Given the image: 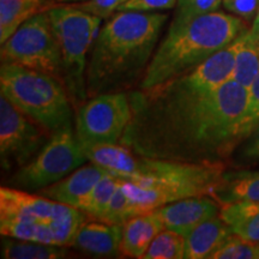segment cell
I'll return each instance as SVG.
<instances>
[{"mask_svg":"<svg viewBox=\"0 0 259 259\" xmlns=\"http://www.w3.org/2000/svg\"><path fill=\"white\" fill-rule=\"evenodd\" d=\"M127 95L131 119L120 144L141 156L219 162L241 139L247 89L234 80L220 87L205 63Z\"/></svg>","mask_w":259,"mask_h":259,"instance_id":"cell-1","label":"cell"},{"mask_svg":"<svg viewBox=\"0 0 259 259\" xmlns=\"http://www.w3.org/2000/svg\"><path fill=\"white\" fill-rule=\"evenodd\" d=\"M168 16L156 12L116 11L94 42L87 70L88 99L120 93L143 79Z\"/></svg>","mask_w":259,"mask_h":259,"instance_id":"cell-2","label":"cell"},{"mask_svg":"<svg viewBox=\"0 0 259 259\" xmlns=\"http://www.w3.org/2000/svg\"><path fill=\"white\" fill-rule=\"evenodd\" d=\"M246 30L244 19L221 11L198 16L179 25L170 24L139 88H150L192 69L233 44Z\"/></svg>","mask_w":259,"mask_h":259,"instance_id":"cell-3","label":"cell"},{"mask_svg":"<svg viewBox=\"0 0 259 259\" xmlns=\"http://www.w3.org/2000/svg\"><path fill=\"white\" fill-rule=\"evenodd\" d=\"M0 92L50 136L72 128L73 103L64 83L51 74L2 63Z\"/></svg>","mask_w":259,"mask_h":259,"instance_id":"cell-4","label":"cell"},{"mask_svg":"<svg viewBox=\"0 0 259 259\" xmlns=\"http://www.w3.org/2000/svg\"><path fill=\"white\" fill-rule=\"evenodd\" d=\"M52 25L59 41L63 59V83L73 107L88 100V54L100 31L102 18L67 4L48 9Z\"/></svg>","mask_w":259,"mask_h":259,"instance_id":"cell-5","label":"cell"},{"mask_svg":"<svg viewBox=\"0 0 259 259\" xmlns=\"http://www.w3.org/2000/svg\"><path fill=\"white\" fill-rule=\"evenodd\" d=\"M2 63L16 64L51 74L63 82L59 41L48 12L28 19L2 45Z\"/></svg>","mask_w":259,"mask_h":259,"instance_id":"cell-6","label":"cell"},{"mask_svg":"<svg viewBox=\"0 0 259 259\" xmlns=\"http://www.w3.org/2000/svg\"><path fill=\"white\" fill-rule=\"evenodd\" d=\"M88 161L72 128L52 135L41 151L21 167L11 179L12 186L25 191H40L67 177Z\"/></svg>","mask_w":259,"mask_h":259,"instance_id":"cell-7","label":"cell"},{"mask_svg":"<svg viewBox=\"0 0 259 259\" xmlns=\"http://www.w3.org/2000/svg\"><path fill=\"white\" fill-rule=\"evenodd\" d=\"M131 119L127 93H107L87 100L76 112V137L82 147L120 144Z\"/></svg>","mask_w":259,"mask_h":259,"instance_id":"cell-8","label":"cell"},{"mask_svg":"<svg viewBox=\"0 0 259 259\" xmlns=\"http://www.w3.org/2000/svg\"><path fill=\"white\" fill-rule=\"evenodd\" d=\"M50 134L4 96L0 97V160L3 169L25 166L40 153Z\"/></svg>","mask_w":259,"mask_h":259,"instance_id":"cell-9","label":"cell"},{"mask_svg":"<svg viewBox=\"0 0 259 259\" xmlns=\"http://www.w3.org/2000/svg\"><path fill=\"white\" fill-rule=\"evenodd\" d=\"M67 204L17 187L0 189V218H17L51 227L54 220L70 210Z\"/></svg>","mask_w":259,"mask_h":259,"instance_id":"cell-10","label":"cell"},{"mask_svg":"<svg viewBox=\"0 0 259 259\" xmlns=\"http://www.w3.org/2000/svg\"><path fill=\"white\" fill-rule=\"evenodd\" d=\"M220 209L221 205L212 197L197 196L169 203L154 212L160 218L164 229H169L185 238L200 223L218 216Z\"/></svg>","mask_w":259,"mask_h":259,"instance_id":"cell-11","label":"cell"},{"mask_svg":"<svg viewBox=\"0 0 259 259\" xmlns=\"http://www.w3.org/2000/svg\"><path fill=\"white\" fill-rule=\"evenodd\" d=\"M108 173L111 171L94 162H90L89 164H83L77 168L76 170L53 185L41 189L38 191V194L56 202L78 208L79 204L88 196L94 186Z\"/></svg>","mask_w":259,"mask_h":259,"instance_id":"cell-12","label":"cell"},{"mask_svg":"<svg viewBox=\"0 0 259 259\" xmlns=\"http://www.w3.org/2000/svg\"><path fill=\"white\" fill-rule=\"evenodd\" d=\"M121 236L122 226L100 220L85 221L80 226L71 246L96 257H115L120 253Z\"/></svg>","mask_w":259,"mask_h":259,"instance_id":"cell-13","label":"cell"},{"mask_svg":"<svg viewBox=\"0 0 259 259\" xmlns=\"http://www.w3.org/2000/svg\"><path fill=\"white\" fill-rule=\"evenodd\" d=\"M163 229V223L154 211L134 216L122 226L120 253L124 257L143 258L149 246Z\"/></svg>","mask_w":259,"mask_h":259,"instance_id":"cell-14","label":"cell"},{"mask_svg":"<svg viewBox=\"0 0 259 259\" xmlns=\"http://www.w3.org/2000/svg\"><path fill=\"white\" fill-rule=\"evenodd\" d=\"M233 233L220 215L206 220L185 236V258L210 259Z\"/></svg>","mask_w":259,"mask_h":259,"instance_id":"cell-15","label":"cell"},{"mask_svg":"<svg viewBox=\"0 0 259 259\" xmlns=\"http://www.w3.org/2000/svg\"><path fill=\"white\" fill-rule=\"evenodd\" d=\"M219 215L233 234L259 245V202L238 200L222 204Z\"/></svg>","mask_w":259,"mask_h":259,"instance_id":"cell-16","label":"cell"},{"mask_svg":"<svg viewBox=\"0 0 259 259\" xmlns=\"http://www.w3.org/2000/svg\"><path fill=\"white\" fill-rule=\"evenodd\" d=\"M212 198L218 200L220 205L238 200L259 202V171L225 173Z\"/></svg>","mask_w":259,"mask_h":259,"instance_id":"cell-17","label":"cell"},{"mask_svg":"<svg viewBox=\"0 0 259 259\" xmlns=\"http://www.w3.org/2000/svg\"><path fill=\"white\" fill-rule=\"evenodd\" d=\"M45 0H0V44L35 15L47 10Z\"/></svg>","mask_w":259,"mask_h":259,"instance_id":"cell-18","label":"cell"},{"mask_svg":"<svg viewBox=\"0 0 259 259\" xmlns=\"http://www.w3.org/2000/svg\"><path fill=\"white\" fill-rule=\"evenodd\" d=\"M232 79L248 90L259 72V37L247 29L238 38Z\"/></svg>","mask_w":259,"mask_h":259,"instance_id":"cell-19","label":"cell"},{"mask_svg":"<svg viewBox=\"0 0 259 259\" xmlns=\"http://www.w3.org/2000/svg\"><path fill=\"white\" fill-rule=\"evenodd\" d=\"M65 246L21 240L6 236L2 241V257L5 259H60L67 257Z\"/></svg>","mask_w":259,"mask_h":259,"instance_id":"cell-20","label":"cell"},{"mask_svg":"<svg viewBox=\"0 0 259 259\" xmlns=\"http://www.w3.org/2000/svg\"><path fill=\"white\" fill-rule=\"evenodd\" d=\"M121 181L122 179L119 177L108 173L94 186V189L82 200L77 209H79L80 211L94 220H99L108 206L113 194L121 184Z\"/></svg>","mask_w":259,"mask_h":259,"instance_id":"cell-21","label":"cell"},{"mask_svg":"<svg viewBox=\"0 0 259 259\" xmlns=\"http://www.w3.org/2000/svg\"><path fill=\"white\" fill-rule=\"evenodd\" d=\"M144 259H181L185 258V238L178 233L163 229L154 239Z\"/></svg>","mask_w":259,"mask_h":259,"instance_id":"cell-22","label":"cell"},{"mask_svg":"<svg viewBox=\"0 0 259 259\" xmlns=\"http://www.w3.org/2000/svg\"><path fill=\"white\" fill-rule=\"evenodd\" d=\"M222 0H178L171 25H179L198 16L219 11Z\"/></svg>","mask_w":259,"mask_h":259,"instance_id":"cell-23","label":"cell"},{"mask_svg":"<svg viewBox=\"0 0 259 259\" xmlns=\"http://www.w3.org/2000/svg\"><path fill=\"white\" fill-rule=\"evenodd\" d=\"M259 245L233 234L210 259H258Z\"/></svg>","mask_w":259,"mask_h":259,"instance_id":"cell-24","label":"cell"},{"mask_svg":"<svg viewBox=\"0 0 259 259\" xmlns=\"http://www.w3.org/2000/svg\"><path fill=\"white\" fill-rule=\"evenodd\" d=\"M122 184H124V180L121 181V184L113 194L108 206L103 211L101 218L99 219L100 221L111 223V225L124 226L132 218L127 194L125 193Z\"/></svg>","mask_w":259,"mask_h":259,"instance_id":"cell-25","label":"cell"},{"mask_svg":"<svg viewBox=\"0 0 259 259\" xmlns=\"http://www.w3.org/2000/svg\"><path fill=\"white\" fill-rule=\"evenodd\" d=\"M259 126V72L247 90V106L240 126L241 139L247 138Z\"/></svg>","mask_w":259,"mask_h":259,"instance_id":"cell-26","label":"cell"},{"mask_svg":"<svg viewBox=\"0 0 259 259\" xmlns=\"http://www.w3.org/2000/svg\"><path fill=\"white\" fill-rule=\"evenodd\" d=\"M128 0H85V2L76 3V4H71L76 8H78L83 11L89 12V14L99 16V17L109 18L112 15H114L125 3Z\"/></svg>","mask_w":259,"mask_h":259,"instance_id":"cell-27","label":"cell"},{"mask_svg":"<svg viewBox=\"0 0 259 259\" xmlns=\"http://www.w3.org/2000/svg\"><path fill=\"white\" fill-rule=\"evenodd\" d=\"M222 6L236 17L252 21L257 16L259 0H222Z\"/></svg>","mask_w":259,"mask_h":259,"instance_id":"cell-28","label":"cell"},{"mask_svg":"<svg viewBox=\"0 0 259 259\" xmlns=\"http://www.w3.org/2000/svg\"><path fill=\"white\" fill-rule=\"evenodd\" d=\"M178 0H128L118 11L154 12L158 10H169L177 6Z\"/></svg>","mask_w":259,"mask_h":259,"instance_id":"cell-29","label":"cell"},{"mask_svg":"<svg viewBox=\"0 0 259 259\" xmlns=\"http://www.w3.org/2000/svg\"><path fill=\"white\" fill-rule=\"evenodd\" d=\"M248 141L244 147V156L247 158H259V126L248 136Z\"/></svg>","mask_w":259,"mask_h":259,"instance_id":"cell-30","label":"cell"},{"mask_svg":"<svg viewBox=\"0 0 259 259\" xmlns=\"http://www.w3.org/2000/svg\"><path fill=\"white\" fill-rule=\"evenodd\" d=\"M250 30L253 32L255 36L259 37V9H258V12H257V16H255L254 21H253V25H252V28Z\"/></svg>","mask_w":259,"mask_h":259,"instance_id":"cell-31","label":"cell"},{"mask_svg":"<svg viewBox=\"0 0 259 259\" xmlns=\"http://www.w3.org/2000/svg\"><path fill=\"white\" fill-rule=\"evenodd\" d=\"M56 3H65V4H76V3L85 2V0H53Z\"/></svg>","mask_w":259,"mask_h":259,"instance_id":"cell-32","label":"cell"},{"mask_svg":"<svg viewBox=\"0 0 259 259\" xmlns=\"http://www.w3.org/2000/svg\"><path fill=\"white\" fill-rule=\"evenodd\" d=\"M258 259H259V252H258Z\"/></svg>","mask_w":259,"mask_h":259,"instance_id":"cell-33","label":"cell"}]
</instances>
